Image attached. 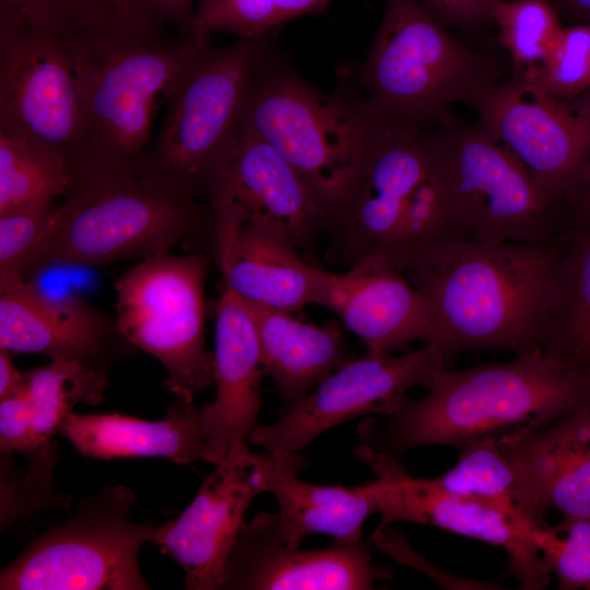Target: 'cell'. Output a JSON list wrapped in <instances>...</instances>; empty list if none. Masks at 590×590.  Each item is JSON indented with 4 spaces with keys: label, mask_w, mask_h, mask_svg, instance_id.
Returning <instances> with one entry per match:
<instances>
[{
    "label": "cell",
    "mask_w": 590,
    "mask_h": 590,
    "mask_svg": "<svg viewBox=\"0 0 590 590\" xmlns=\"http://www.w3.org/2000/svg\"><path fill=\"white\" fill-rule=\"evenodd\" d=\"M374 115L364 155L328 206L322 235L333 264L380 262L404 273L467 237L430 128Z\"/></svg>",
    "instance_id": "obj_1"
},
{
    "label": "cell",
    "mask_w": 590,
    "mask_h": 590,
    "mask_svg": "<svg viewBox=\"0 0 590 590\" xmlns=\"http://www.w3.org/2000/svg\"><path fill=\"white\" fill-rule=\"evenodd\" d=\"M564 238L548 246L457 239L404 272L433 309L425 345L446 361L464 351L543 350L559 302Z\"/></svg>",
    "instance_id": "obj_2"
},
{
    "label": "cell",
    "mask_w": 590,
    "mask_h": 590,
    "mask_svg": "<svg viewBox=\"0 0 590 590\" xmlns=\"http://www.w3.org/2000/svg\"><path fill=\"white\" fill-rule=\"evenodd\" d=\"M66 24L81 113L80 157L71 173L97 168L138 175L157 96L201 46L166 25L125 17L114 7Z\"/></svg>",
    "instance_id": "obj_3"
},
{
    "label": "cell",
    "mask_w": 590,
    "mask_h": 590,
    "mask_svg": "<svg viewBox=\"0 0 590 590\" xmlns=\"http://www.w3.org/2000/svg\"><path fill=\"white\" fill-rule=\"evenodd\" d=\"M427 389L386 422H363L359 446L397 458L421 446L461 448L543 428L589 397L581 375L544 350L464 370L445 367Z\"/></svg>",
    "instance_id": "obj_4"
},
{
    "label": "cell",
    "mask_w": 590,
    "mask_h": 590,
    "mask_svg": "<svg viewBox=\"0 0 590 590\" xmlns=\"http://www.w3.org/2000/svg\"><path fill=\"white\" fill-rule=\"evenodd\" d=\"M172 177L143 167L138 175L97 168L71 173L50 223L20 274L54 267H96L145 259L213 225L209 203Z\"/></svg>",
    "instance_id": "obj_5"
},
{
    "label": "cell",
    "mask_w": 590,
    "mask_h": 590,
    "mask_svg": "<svg viewBox=\"0 0 590 590\" xmlns=\"http://www.w3.org/2000/svg\"><path fill=\"white\" fill-rule=\"evenodd\" d=\"M489 56L452 37L421 0H386L354 91L376 115L418 127L451 120L448 106L498 82Z\"/></svg>",
    "instance_id": "obj_6"
},
{
    "label": "cell",
    "mask_w": 590,
    "mask_h": 590,
    "mask_svg": "<svg viewBox=\"0 0 590 590\" xmlns=\"http://www.w3.org/2000/svg\"><path fill=\"white\" fill-rule=\"evenodd\" d=\"M267 54L250 82L238 128L276 150L328 206L358 166L374 113L349 86L319 92Z\"/></svg>",
    "instance_id": "obj_7"
},
{
    "label": "cell",
    "mask_w": 590,
    "mask_h": 590,
    "mask_svg": "<svg viewBox=\"0 0 590 590\" xmlns=\"http://www.w3.org/2000/svg\"><path fill=\"white\" fill-rule=\"evenodd\" d=\"M268 42L269 33L198 48L165 93L166 114L145 168L205 196L233 155L248 88Z\"/></svg>",
    "instance_id": "obj_8"
},
{
    "label": "cell",
    "mask_w": 590,
    "mask_h": 590,
    "mask_svg": "<svg viewBox=\"0 0 590 590\" xmlns=\"http://www.w3.org/2000/svg\"><path fill=\"white\" fill-rule=\"evenodd\" d=\"M434 137L451 205L467 238L548 246L568 233L573 225L568 206L479 125L450 120L438 126Z\"/></svg>",
    "instance_id": "obj_9"
},
{
    "label": "cell",
    "mask_w": 590,
    "mask_h": 590,
    "mask_svg": "<svg viewBox=\"0 0 590 590\" xmlns=\"http://www.w3.org/2000/svg\"><path fill=\"white\" fill-rule=\"evenodd\" d=\"M133 492L106 486L84 497L0 574L1 590H146L138 564L153 522L132 518Z\"/></svg>",
    "instance_id": "obj_10"
},
{
    "label": "cell",
    "mask_w": 590,
    "mask_h": 590,
    "mask_svg": "<svg viewBox=\"0 0 590 590\" xmlns=\"http://www.w3.org/2000/svg\"><path fill=\"white\" fill-rule=\"evenodd\" d=\"M203 253L162 252L138 262L115 283L116 324L125 340L166 369L168 389L192 402L214 385L205 347Z\"/></svg>",
    "instance_id": "obj_11"
},
{
    "label": "cell",
    "mask_w": 590,
    "mask_h": 590,
    "mask_svg": "<svg viewBox=\"0 0 590 590\" xmlns=\"http://www.w3.org/2000/svg\"><path fill=\"white\" fill-rule=\"evenodd\" d=\"M0 126L24 131L63 156L81 149V113L67 24L0 8Z\"/></svg>",
    "instance_id": "obj_12"
},
{
    "label": "cell",
    "mask_w": 590,
    "mask_h": 590,
    "mask_svg": "<svg viewBox=\"0 0 590 590\" xmlns=\"http://www.w3.org/2000/svg\"><path fill=\"white\" fill-rule=\"evenodd\" d=\"M579 101L571 110L533 82L512 76L477 91L467 104L479 126L570 209L590 153V95Z\"/></svg>",
    "instance_id": "obj_13"
},
{
    "label": "cell",
    "mask_w": 590,
    "mask_h": 590,
    "mask_svg": "<svg viewBox=\"0 0 590 590\" xmlns=\"http://www.w3.org/2000/svg\"><path fill=\"white\" fill-rule=\"evenodd\" d=\"M432 345L399 356L373 354L352 359L317 385L276 423L256 426L249 444L269 452H296L323 432L367 415H390L413 387L428 388L446 367Z\"/></svg>",
    "instance_id": "obj_14"
},
{
    "label": "cell",
    "mask_w": 590,
    "mask_h": 590,
    "mask_svg": "<svg viewBox=\"0 0 590 590\" xmlns=\"http://www.w3.org/2000/svg\"><path fill=\"white\" fill-rule=\"evenodd\" d=\"M355 455L377 476L379 524H429L502 546L509 557L507 574L518 579L521 589L547 586L552 571L534 539L544 526L526 527L489 505L440 488L432 479L413 477L391 455L363 446Z\"/></svg>",
    "instance_id": "obj_15"
},
{
    "label": "cell",
    "mask_w": 590,
    "mask_h": 590,
    "mask_svg": "<svg viewBox=\"0 0 590 590\" xmlns=\"http://www.w3.org/2000/svg\"><path fill=\"white\" fill-rule=\"evenodd\" d=\"M264 492L261 456L248 446L234 448L204 476L177 519L154 527L150 541L182 567L186 589H219L245 512Z\"/></svg>",
    "instance_id": "obj_16"
},
{
    "label": "cell",
    "mask_w": 590,
    "mask_h": 590,
    "mask_svg": "<svg viewBox=\"0 0 590 590\" xmlns=\"http://www.w3.org/2000/svg\"><path fill=\"white\" fill-rule=\"evenodd\" d=\"M388 576L373 564L362 539L300 550L281 538L276 514L261 511L243 522L219 589L367 590Z\"/></svg>",
    "instance_id": "obj_17"
},
{
    "label": "cell",
    "mask_w": 590,
    "mask_h": 590,
    "mask_svg": "<svg viewBox=\"0 0 590 590\" xmlns=\"http://www.w3.org/2000/svg\"><path fill=\"white\" fill-rule=\"evenodd\" d=\"M129 344L116 320L76 296H51L19 273L0 275V349L107 373Z\"/></svg>",
    "instance_id": "obj_18"
},
{
    "label": "cell",
    "mask_w": 590,
    "mask_h": 590,
    "mask_svg": "<svg viewBox=\"0 0 590 590\" xmlns=\"http://www.w3.org/2000/svg\"><path fill=\"white\" fill-rule=\"evenodd\" d=\"M205 198L276 231L299 251L323 234L322 199L269 143L239 128L233 155L209 184Z\"/></svg>",
    "instance_id": "obj_19"
},
{
    "label": "cell",
    "mask_w": 590,
    "mask_h": 590,
    "mask_svg": "<svg viewBox=\"0 0 590 590\" xmlns=\"http://www.w3.org/2000/svg\"><path fill=\"white\" fill-rule=\"evenodd\" d=\"M223 286L249 304L286 312L323 306L327 270L310 266L276 231L243 220L228 204H210Z\"/></svg>",
    "instance_id": "obj_20"
},
{
    "label": "cell",
    "mask_w": 590,
    "mask_h": 590,
    "mask_svg": "<svg viewBox=\"0 0 590 590\" xmlns=\"http://www.w3.org/2000/svg\"><path fill=\"white\" fill-rule=\"evenodd\" d=\"M213 361L215 398L199 410L205 441L202 459L216 465L231 449L248 446L264 374L252 315L226 286L216 307Z\"/></svg>",
    "instance_id": "obj_21"
},
{
    "label": "cell",
    "mask_w": 590,
    "mask_h": 590,
    "mask_svg": "<svg viewBox=\"0 0 590 590\" xmlns=\"http://www.w3.org/2000/svg\"><path fill=\"white\" fill-rule=\"evenodd\" d=\"M323 306L373 354H391L416 340L427 344L434 328L426 298L402 272L380 262L328 271Z\"/></svg>",
    "instance_id": "obj_22"
},
{
    "label": "cell",
    "mask_w": 590,
    "mask_h": 590,
    "mask_svg": "<svg viewBox=\"0 0 590 590\" xmlns=\"http://www.w3.org/2000/svg\"><path fill=\"white\" fill-rule=\"evenodd\" d=\"M261 456L266 492L278 504L281 538L291 546L314 533L333 540L362 539L365 520L378 512L376 481L364 486H326L298 477L306 460L296 452H269Z\"/></svg>",
    "instance_id": "obj_23"
},
{
    "label": "cell",
    "mask_w": 590,
    "mask_h": 590,
    "mask_svg": "<svg viewBox=\"0 0 590 590\" xmlns=\"http://www.w3.org/2000/svg\"><path fill=\"white\" fill-rule=\"evenodd\" d=\"M59 432L85 457L97 459L164 457L186 464L204 455L200 410L179 398L160 421L121 414H74Z\"/></svg>",
    "instance_id": "obj_24"
},
{
    "label": "cell",
    "mask_w": 590,
    "mask_h": 590,
    "mask_svg": "<svg viewBox=\"0 0 590 590\" xmlns=\"http://www.w3.org/2000/svg\"><path fill=\"white\" fill-rule=\"evenodd\" d=\"M246 304L257 328L264 374L272 378L290 409L352 361L335 323L319 327L291 312Z\"/></svg>",
    "instance_id": "obj_25"
},
{
    "label": "cell",
    "mask_w": 590,
    "mask_h": 590,
    "mask_svg": "<svg viewBox=\"0 0 590 590\" xmlns=\"http://www.w3.org/2000/svg\"><path fill=\"white\" fill-rule=\"evenodd\" d=\"M541 507L590 519V442L565 413L550 425L499 439Z\"/></svg>",
    "instance_id": "obj_26"
},
{
    "label": "cell",
    "mask_w": 590,
    "mask_h": 590,
    "mask_svg": "<svg viewBox=\"0 0 590 590\" xmlns=\"http://www.w3.org/2000/svg\"><path fill=\"white\" fill-rule=\"evenodd\" d=\"M459 450L457 464L432 479L437 486L489 505L526 527L545 524V511L499 439L475 440Z\"/></svg>",
    "instance_id": "obj_27"
},
{
    "label": "cell",
    "mask_w": 590,
    "mask_h": 590,
    "mask_svg": "<svg viewBox=\"0 0 590 590\" xmlns=\"http://www.w3.org/2000/svg\"><path fill=\"white\" fill-rule=\"evenodd\" d=\"M559 302L544 351L580 374L590 356V228L571 227L558 258Z\"/></svg>",
    "instance_id": "obj_28"
},
{
    "label": "cell",
    "mask_w": 590,
    "mask_h": 590,
    "mask_svg": "<svg viewBox=\"0 0 590 590\" xmlns=\"http://www.w3.org/2000/svg\"><path fill=\"white\" fill-rule=\"evenodd\" d=\"M70 181L63 156L24 131L0 126V213L50 204Z\"/></svg>",
    "instance_id": "obj_29"
},
{
    "label": "cell",
    "mask_w": 590,
    "mask_h": 590,
    "mask_svg": "<svg viewBox=\"0 0 590 590\" xmlns=\"http://www.w3.org/2000/svg\"><path fill=\"white\" fill-rule=\"evenodd\" d=\"M106 374L75 362L51 361L26 373V394L34 411L40 444L59 432L76 403L96 405L103 400Z\"/></svg>",
    "instance_id": "obj_30"
},
{
    "label": "cell",
    "mask_w": 590,
    "mask_h": 590,
    "mask_svg": "<svg viewBox=\"0 0 590 590\" xmlns=\"http://www.w3.org/2000/svg\"><path fill=\"white\" fill-rule=\"evenodd\" d=\"M333 0H198L189 39L199 46L210 43L214 32L250 38L291 19L320 14Z\"/></svg>",
    "instance_id": "obj_31"
},
{
    "label": "cell",
    "mask_w": 590,
    "mask_h": 590,
    "mask_svg": "<svg viewBox=\"0 0 590 590\" xmlns=\"http://www.w3.org/2000/svg\"><path fill=\"white\" fill-rule=\"evenodd\" d=\"M493 21L514 63V78L533 81L544 69L560 31L548 0H498Z\"/></svg>",
    "instance_id": "obj_32"
},
{
    "label": "cell",
    "mask_w": 590,
    "mask_h": 590,
    "mask_svg": "<svg viewBox=\"0 0 590 590\" xmlns=\"http://www.w3.org/2000/svg\"><path fill=\"white\" fill-rule=\"evenodd\" d=\"M530 82L558 99L590 94V23L562 27L544 69Z\"/></svg>",
    "instance_id": "obj_33"
},
{
    "label": "cell",
    "mask_w": 590,
    "mask_h": 590,
    "mask_svg": "<svg viewBox=\"0 0 590 590\" xmlns=\"http://www.w3.org/2000/svg\"><path fill=\"white\" fill-rule=\"evenodd\" d=\"M541 554L565 590H590V519L563 518L535 534Z\"/></svg>",
    "instance_id": "obj_34"
},
{
    "label": "cell",
    "mask_w": 590,
    "mask_h": 590,
    "mask_svg": "<svg viewBox=\"0 0 590 590\" xmlns=\"http://www.w3.org/2000/svg\"><path fill=\"white\" fill-rule=\"evenodd\" d=\"M32 462L25 475H17L14 485L1 482V529H5L28 514L58 506L52 485V469L58 459V447L48 439L28 453Z\"/></svg>",
    "instance_id": "obj_35"
},
{
    "label": "cell",
    "mask_w": 590,
    "mask_h": 590,
    "mask_svg": "<svg viewBox=\"0 0 590 590\" xmlns=\"http://www.w3.org/2000/svg\"><path fill=\"white\" fill-rule=\"evenodd\" d=\"M56 204L0 213V275L20 274L45 234Z\"/></svg>",
    "instance_id": "obj_36"
},
{
    "label": "cell",
    "mask_w": 590,
    "mask_h": 590,
    "mask_svg": "<svg viewBox=\"0 0 590 590\" xmlns=\"http://www.w3.org/2000/svg\"><path fill=\"white\" fill-rule=\"evenodd\" d=\"M42 444L34 428V411L26 394L0 400V448L2 453H31Z\"/></svg>",
    "instance_id": "obj_37"
},
{
    "label": "cell",
    "mask_w": 590,
    "mask_h": 590,
    "mask_svg": "<svg viewBox=\"0 0 590 590\" xmlns=\"http://www.w3.org/2000/svg\"><path fill=\"white\" fill-rule=\"evenodd\" d=\"M125 17L158 25H172L189 39L190 24L198 0H111Z\"/></svg>",
    "instance_id": "obj_38"
},
{
    "label": "cell",
    "mask_w": 590,
    "mask_h": 590,
    "mask_svg": "<svg viewBox=\"0 0 590 590\" xmlns=\"http://www.w3.org/2000/svg\"><path fill=\"white\" fill-rule=\"evenodd\" d=\"M421 1L441 25L473 31L493 21V10L498 0Z\"/></svg>",
    "instance_id": "obj_39"
},
{
    "label": "cell",
    "mask_w": 590,
    "mask_h": 590,
    "mask_svg": "<svg viewBox=\"0 0 590 590\" xmlns=\"http://www.w3.org/2000/svg\"><path fill=\"white\" fill-rule=\"evenodd\" d=\"M109 5L113 4L108 0H0V8L25 11L63 23Z\"/></svg>",
    "instance_id": "obj_40"
},
{
    "label": "cell",
    "mask_w": 590,
    "mask_h": 590,
    "mask_svg": "<svg viewBox=\"0 0 590 590\" xmlns=\"http://www.w3.org/2000/svg\"><path fill=\"white\" fill-rule=\"evenodd\" d=\"M570 214L574 227L590 228V153L570 203Z\"/></svg>",
    "instance_id": "obj_41"
},
{
    "label": "cell",
    "mask_w": 590,
    "mask_h": 590,
    "mask_svg": "<svg viewBox=\"0 0 590 590\" xmlns=\"http://www.w3.org/2000/svg\"><path fill=\"white\" fill-rule=\"evenodd\" d=\"M26 390V373L13 364L9 351L0 349V400Z\"/></svg>",
    "instance_id": "obj_42"
},
{
    "label": "cell",
    "mask_w": 590,
    "mask_h": 590,
    "mask_svg": "<svg viewBox=\"0 0 590 590\" xmlns=\"http://www.w3.org/2000/svg\"><path fill=\"white\" fill-rule=\"evenodd\" d=\"M579 433L590 442V397L569 411Z\"/></svg>",
    "instance_id": "obj_43"
},
{
    "label": "cell",
    "mask_w": 590,
    "mask_h": 590,
    "mask_svg": "<svg viewBox=\"0 0 590 590\" xmlns=\"http://www.w3.org/2000/svg\"><path fill=\"white\" fill-rule=\"evenodd\" d=\"M571 15L582 23H590V0H557Z\"/></svg>",
    "instance_id": "obj_44"
},
{
    "label": "cell",
    "mask_w": 590,
    "mask_h": 590,
    "mask_svg": "<svg viewBox=\"0 0 590 590\" xmlns=\"http://www.w3.org/2000/svg\"><path fill=\"white\" fill-rule=\"evenodd\" d=\"M580 375L585 381L590 397V356L580 369Z\"/></svg>",
    "instance_id": "obj_45"
},
{
    "label": "cell",
    "mask_w": 590,
    "mask_h": 590,
    "mask_svg": "<svg viewBox=\"0 0 590 590\" xmlns=\"http://www.w3.org/2000/svg\"><path fill=\"white\" fill-rule=\"evenodd\" d=\"M109 1H110V2L113 3V1H111V0H109Z\"/></svg>",
    "instance_id": "obj_46"
}]
</instances>
